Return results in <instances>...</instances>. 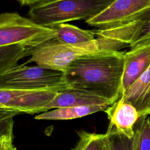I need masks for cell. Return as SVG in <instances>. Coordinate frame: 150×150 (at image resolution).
Listing matches in <instances>:
<instances>
[{"mask_svg":"<svg viewBox=\"0 0 150 150\" xmlns=\"http://www.w3.org/2000/svg\"><path fill=\"white\" fill-rule=\"evenodd\" d=\"M125 52L100 50L74 60L64 73L73 88L87 91L112 103L122 96Z\"/></svg>","mask_w":150,"mask_h":150,"instance_id":"6da1fadb","label":"cell"},{"mask_svg":"<svg viewBox=\"0 0 150 150\" xmlns=\"http://www.w3.org/2000/svg\"><path fill=\"white\" fill-rule=\"evenodd\" d=\"M114 0H53L32 6L30 19L43 26L54 28L62 23L90 19L111 5Z\"/></svg>","mask_w":150,"mask_h":150,"instance_id":"7a4b0ae2","label":"cell"},{"mask_svg":"<svg viewBox=\"0 0 150 150\" xmlns=\"http://www.w3.org/2000/svg\"><path fill=\"white\" fill-rule=\"evenodd\" d=\"M71 87L64 73L39 65H18L0 74V88L47 90L57 93Z\"/></svg>","mask_w":150,"mask_h":150,"instance_id":"3957f363","label":"cell"},{"mask_svg":"<svg viewBox=\"0 0 150 150\" xmlns=\"http://www.w3.org/2000/svg\"><path fill=\"white\" fill-rule=\"evenodd\" d=\"M56 36L54 28L43 26L16 12L0 15V46L18 45L32 49Z\"/></svg>","mask_w":150,"mask_h":150,"instance_id":"277c9868","label":"cell"},{"mask_svg":"<svg viewBox=\"0 0 150 150\" xmlns=\"http://www.w3.org/2000/svg\"><path fill=\"white\" fill-rule=\"evenodd\" d=\"M100 51L97 42L87 46H74L59 42L56 38L32 49L26 63L35 62L40 66L64 73L76 59Z\"/></svg>","mask_w":150,"mask_h":150,"instance_id":"5b68a950","label":"cell"},{"mask_svg":"<svg viewBox=\"0 0 150 150\" xmlns=\"http://www.w3.org/2000/svg\"><path fill=\"white\" fill-rule=\"evenodd\" d=\"M57 93L47 90L0 88V111L34 114L46 112L45 107Z\"/></svg>","mask_w":150,"mask_h":150,"instance_id":"8992f818","label":"cell"},{"mask_svg":"<svg viewBox=\"0 0 150 150\" xmlns=\"http://www.w3.org/2000/svg\"><path fill=\"white\" fill-rule=\"evenodd\" d=\"M150 7V0H114L96 16L86 21L98 29H107L138 20Z\"/></svg>","mask_w":150,"mask_h":150,"instance_id":"52a82bcc","label":"cell"},{"mask_svg":"<svg viewBox=\"0 0 150 150\" xmlns=\"http://www.w3.org/2000/svg\"><path fill=\"white\" fill-rule=\"evenodd\" d=\"M142 22L137 20L107 29L93 30L100 50L120 51L129 46L137 38Z\"/></svg>","mask_w":150,"mask_h":150,"instance_id":"ba28073f","label":"cell"},{"mask_svg":"<svg viewBox=\"0 0 150 150\" xmlns=\"http://www.w3.org/2000/svg\"><path fill=\"white\" fill-rule=\"evenodd\" d=\"M104 111L110 120L109 127L129 138L134 137L135 125L141 117L134 105L119 98Z\"/></svg>","mask_w":150,"mask_h":150,"instance_id":"9c48e42d","label":"cell"},{"mask_svg":"<svg viewBox=\"0 0 150 150\" xmlns=\"http://www.w3.org/2000/svg\"><path fill=\"white\" fill-rule=\"evenodd\" d=\"M124 56L122 94L150 66V45L130 49Z\"/></svg>","mask_w":150,"mask_h":150,"instance_id":"30bf717a","label":"cell"},{"mask_svg":"<svg viewBox=\"0 0 150 150\" xmlns=\"http://www.w3.org/2000/svg\"><path fill=\"white\" fill-rule=\"evenodd\" d=\"M111 104L109 100L95 94L71 87L57 93L53 100L45 107V110L46 112L50 109L66 107Z\"/></svg>","mask_w":150,"mask_h":150,"instance_id":"8fae6325","label":"cell"},{"mask_svg":"<svg viewBox=\"0 0 150 150\" xmlns=\"http://www.w3.org/2000/svg\"><path fill=\"white\" fill-rule=\"evenodd\" d=\"M120 98L134 105L140 117L150 114V66Z\"/></svg>","mask_w":150,"mask_h":150,"instance_id":"7c38bea8","label":"cell"},{"mask_svg":"<svg viewBox=\"0 0 150 150\" xmlns=\"http://www.w3.org/2000/svg\"><path fill=\"white\" fill-rule=\"evenodd\" d=\"M56 39L59 42L74 46H87L96 42L93 30H84L68 23H62L54 27Z\"/></svg>","mask_w":150,"mask_h":150,"instance_id":"4fadbf2b","label":"cell"},{"mask_svg":"<svg viewBox=\"0 0 150 150\" xmlns=\"http://www.w3.org/2000/svg\"><path fill=\"white\" fill-rule=\"evenodd\" d=\"M110 105H92L74 107H66L55 108L36 115V120H66L81 118L99 111H105Z\"/></svg>","mask_w":150,"mask_h":150,"instance_id":"5bb4252c","label":"cell"},{"mask_svg":"<svg viewBox=\"0 0 150 150\" xmlns=\"http://www.w3.org/2000/svg\"><path fill=\"white\" fill-rule=\"evenodd\" d=\"M31 50L30 48L18 45L0 46V74L16 67L21 59L30 56Z\"/></svg>","mask_w":150,"mask_h":150,"instance_id":"9a60e30c","label":"cell"},{"mask_svg":"<svg viewBox=\"0 0 150 150\" xmlns=\"http://www.w3.org/2000/svg\"><path fill=\"white\" fill-rule=\"evenodd\" d=\"M105 135L104 150H135V135L129 138L109 127Z\"/></svg>","mask_w":150,"mask_h":150,"instance_id":"2e32d148","label":"cell"},{"mask_svg":"<svg viewBox=\"0 0 150 150\" xmlns=\"http://www.w3.org/2000/svg\"><path fill=\"white\" fill-rule=\"evenodd\" d=\"M79 140L73 150H104L106 135L79 131Z\"/></svg>","mask_w":150,"mask_h":150,"instance_id":"e0dca14e","label":"cell"},{"mask_svg":"<svg viewBox=\"0 0 150 150\" xmlns=\"http://www.w3.org/2000/svg\"><path fill=\"white\" fill-rule=\"evenodd\" d=\"M139 127L135 129V150H150V119L141 117Z\"/></svg>","mask_w":150,"mask_h":150,"instance_id":"ac0fdd59","label":"cell"},{"mask_svg":"<svg viewBox=\"0 0 150 150\" xmlns=\"http://www.w3.org/2000/svg\"><path fill=\"white\" fill-rule=\"evenodd\" d=\"M142 27L137 39L129 46L130 49L150 45V7L139 18Z\"/></svg>","mask_w":150,"mask_h":150,"instance_id":"d6986e66","label":"cell"},{"mask_svg":"<svg viewBox=\"0 0 150 150\" xmlns=\"http://www.w3.org/2000/svg\"><path fill=\"white\" fill-rule=\"evenodd\" d=\"M13 139V132L0 133V150H16Z\"/></svg>","mask_w":150,"mask_h":150,"instance_id":"ffe728a7","label":"cell"},{"mask_svg":"<svg viewBox=\"0 0 150 150\" xmlns=\"http://www.w3.org/2000/svg\"><path fill=\"white\" fill-rule=\"evenodd\" d=\"M53 0H17L21 6H32L40 4L47 2Z\"/></svg>","mask_w":150,"mask_h":150,"instance_id":"44dd1931","label":"cell"}]
</instances>
